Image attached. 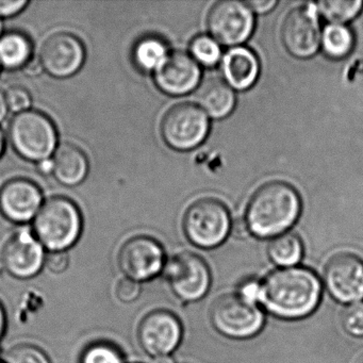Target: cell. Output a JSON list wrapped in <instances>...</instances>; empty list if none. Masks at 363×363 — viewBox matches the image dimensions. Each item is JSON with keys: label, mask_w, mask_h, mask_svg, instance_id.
<instances>
[{"label": "cell", "mask_w": 363, "mask_h": 363, "mask_svg": "<svg viewBox=\"0 0 363 363\" xmlns=\"http://www.w3.org/2000/svg\"><path fill=\"white\" fill-rule=\"evenodd\" d=\"M320 296L322 284L311 269L281 267L261 282L259 303L277 318L297 320L311 314L320 303Z\"/></svg>", "instance_id": "1"}, {"label": "cell", "mask_w": 363, "mask_h": 363, "mask_svg": "<svg viewBox=\"0 0 363 363\" xmlns=\"http://www.w3.org/2000/svg\"><path fill=\"white\" fill-rule=\"evenodd\" d=\"M301 208V197L292 186L284 182H267L250 199L245 223L256 237H277L296 222Z\"/></svg>", "instance_id": "2"}, {"label": "cell", "mask_w": 363, "mask_h": 363, "mask_svg": "<svg viewBox=\"0 0 363 363\" xmlns=\"http://www.w3.org/2000/svg\"><path fill=\"white\" fill-rule=\"evenodd\" d=\"M82 229L79 209L65 197L46 201L33 222L35 238L50 252H65L77 242Z\"/></svg>", "instance_id": "3"}, {"label": "cell", "mask_w": 363, "mask_h": 363, "mask_svg": "<svg viewBox=\"0 0 363 363\" xmlns=\"http://www.w3.org/2000/svg\"><path fill=\"white\" fill-rule=\"evenodd\" d=\"M9 139L20 156L42 162L56 152L58 135L48 116L35 110L16 114L10 123Z\"/></svg>", "instance_id": "4"}, {"label": "cell", "mask_w": 363, "mask_h": 363, "mask_svg": "<svg viewBox=\"0 0 363 363\" xmlns=\"http://www.w3.org/2000/svg\"><path fill=\"white\" fill-rule=\"evenodd\" d=\"M230 228V213L226 206L216 199H199L184 214V233L191 243L201 248L220 245Z\"/></svg>", "instance_id": "5"}, {"label": "cell", "mask_w": 363, "mask_h": 363, "mask_svg": "<svg viewBox=\"0 0 363 363\" xmlns=\"http://www.w3.org/2000/svg\"><path fill=\"white\" fill-rule=\"evenodd\" d=\"M210 318L218 333L233 339L252 337L264 324V315L257 303L239 292L223 295L216 301Z\"/></svg>", "instance_id": "6"}, {"label": "cell", "mask_w": 363, "mask_h": 363, "mask_svg": "<svg viewBox=\"0 0 363 363\" xmlns=\"http://www.w3.org/2000/svg\"><path fill=\"white\" fill-rule=\"evenodd\" d=\"M209 126L207 113L201 107L194 104H179L163 116L161 135L174 150H193L205 141Z\"/></svg>", "instance_id": "7"}, {"label": "cell", "mask_w": 363, "mask_h": 363, "mask_svg": "<svg viewBox=\"0 0 363 363\" xmlns=\"http://www.w3.org/2000/svg\"><path fill=\"white\" fill-rule=\"evenodd\" d=\"M164 276L176 296L184 301H196L207 294L211 274L203 259L193 252H182L169 259Z\"/></svg>", "instance_id": "8"}, {"label": "cell", "mask_w": 363, "mask_h": 363, "mask_svg": "<svg viewBox=\"0 0 363 363\" xmlns=\"http://www.w3.org/2000/svg\"><path fill=\"white\" fill-rule=\"evenodd\" d=\"M118 264L125 277L138 282L147 281L164 269V250L157 240L138 235L123 244Z\"/></svg>", "instance_id": "9"}, {"label": "cell", "mask_w": 363, "mask_h": 363, "mask_svg": "<svg viewBox=\"0 0 363 363\" xmlns=\"http://www.w3.org/2000/svg\"><path fill=\"white\" fill-rule=\"evenodd\" d=\"M207 24L210 33L220 43L235 46L250 37L254 30L255 18L247 3L222 0L210 10Z\"/></svg>", "instance_id": "10"}, {"label": "cell", "mask_w": 363, "mask_h": 363, "mask_svg": "<svg viewBox=\"0 0 363 363\" xmlns=\"http://www.w3.org/2000/svg\"><path fill=\"white\" fill-rule=\"evenodd\" d=\"M281 39L293 56L303 59L313 56L320 43L318 7L308 4L292 10L282 24Z\"/></svg>", "instance_id": "11"}, {"label": "cell", "mask_w": 363, "mask_h": 363, "mask_svg": "<svg viewBox=\"0 0 363 363\" xmlns=\"http://www.w3.org/2000/svg\"><path fill=\"white\" fill-rule=\"evenodd\" d=\"M138 339L144 352L150 356H169L182 341V323L167 310H155L142 318L138 328Z\"/></svg>", "instance_id": "12"}, {"label": "cell", "mask_w": 363, "mask_h": 363, "mask_svg": "<svg viewBox=\"0 0 363 363\" xmlns=\"http://www.w3.org/2000/svg\"><path fill=\"white\" fill-rule=\"evenodd\" d=\"M324 282L335 301L358 303L363 298V261L356 255H335L325 267Z\"/></svg>", "instance_id": "13"}, {"label": "cell", "mask_w": 363, "mask_h": 363, "mask_svg": "<svg viewBox=\"0 0 363 363\" xmlns=\"http://www.w3.org/2000/svg\"><path fill=\"white\" fill-rule=\"evenodd\" d=\"M86 50L76 35L58 33L50 35L41 48L40 62L43 69L56 78H67L77 73L84 63Z\"/></svg>", "instance_id": "14"}, {"label": "cell", "mask_w": 363, "mask_h": 363, "mask_svg": "<svg viewBox=\"0 0 363 363\" xmlns=\"http://www.w3.org/2000/svg\"><path fill=\"white\" fill-rule=\"evenodd\" d=\"M45 259L43 245L27 230L12 235L1 252V261L8 273L20 279L37 275L45 264Z\"/></svg>", "instance_id": "15"}, {"label": "cell", "mask_w": 363, "mask_h": 363, "mask_svg": "<svg viewBox=\"0 0 363 363\" xmlns=\"http://www.w3.org/2000/svg\"><path fill=\"white\" fill-rule=\"evenodd\" d=\"M201 76V67L193 57L174 52L155 71V82L161 91L176 96L192 92L199 86Z\"/></svg>", "instance_id": "16"}, {"label": "cell", "mask_w": 363, "mask_h": 363, "mask_svg": "<svg viewBox=\"0 0 363 363\" xmlns=\"http://www.w3.org/2000/svg\"><path fill=\"white\" fill-rule=\"evenodd\" d=\"M39 186L24 178L10 180L0 190V211L12 222L33 220L43 206Z\"/></svg>", "instance_id": "17"}, {"label": "cell", "mask_w": 363, "mask_h": 363, "mask_svg": "<svg viewBox=\"0 0 363 363\" xmlns=\"http://www.w3.org/2000/svg\"><path fill=\"white\" fill-rule=\"evenodd\" d=\"M222 71L225 79L233 88L246 90L258 78L259 61L252 50L235 48L223 58Z\"/></svg>", "instance_id": "18"}, {"label": "cell", "mask_w": 363, "mask_h": 363, "mask_svg": "<svg viewBox=\"0 0 363 363\" xmlns=\"http://www.w3.org/2000/svg\"><path fill=\"white\" fill-rule=\"evenodd\" d=\"M52 164L55 177L67 186L82 184L88 175V158L84 150L74 144H62L55 152Z\"/></svg>", "instance_id": "19"}, {"label": "cell", "mask_w": 363, "mask_h": 363, "mask_svg": "<svg viewBox=\"0 0 363 363\" xmlns=\"http://www.w3.org/2000/svg\"><path fill=\"white\" fill-rule=\"evenodd\" d=\"M196 97L201 109L214 118L228 116L235 105L233 89L220 78L206 79L199 86Z\"/></svg>", "instance_id": "20"}, {"label": "cell", "mask_w": 363, "mask_h": 363, "mask_svg": "<svg viewBox=\"0 0 363 363\" xmlns=\"http://www.w3.org/2000/svg\"><path fill=\"white\" fill-rule=\"evenodd\" d=\"M33 44L26 35L10 31L0 37V65L6 69L24 67L31 60Z\"/></svg>", "instance_id": "21"}, {"label": "cell", "mask_w": 363, "mask_h": 363, "mask_svg": "<svg viewBox=\"0 0 363 363\" xmlns=\"http://www.w3.org/2000/svg\"><path fill=\"white\" fill-rule=\"evenodd\" d=\"M267 255L276 265L294 267L303 257V244L294 233H282L269 242Z\"/></svg>", "instance_id": "22"}, {"label": "cell", "mask_w": 363, "mask_h": 363, "mask_svg": "<svg viewBox=\"0 0 363 363\" xmlns=\"http://www.w3.org/2000/svg\"><path fill=\"white\" fill-rule=\"evenodd\" d=\"M133 61L144 72L156 71L169 56L167 44L157 37H145L133 48Z\"/></svg>", "instance_id": "23"}, {"label": "cell", "mask_w": 363, "mask_h": 363, "mask_svg": "<svg viewBox=\"0 0 363 363\" xmlns=\"http://www.w3.org/2000/svg\"><path fill=\"white\" fill-rule=\"evenodd\" d=\"M323 50L333 59L347 56L354 48V35L347 27L340 24L329 25L323 33Z\"/></svg>", "instance_id": "24"}, {"label": "cell", "mask_w": 363, "mask_h": 363, "mask_svg": "<svg viewBox=\"0 0 363 363\" xmlns=\"http://www.w3.org/2000/svg\"><path fill=\"white\" fill-rule=\"evenodd\" d=\"M363 3L356 1H320L318 4V11L329 22L342 25V23L352 20L360 12Z\"/></svg>", "instance_id": "25"}, {"label": "cell", "mask_w": 363, "mask_h": 363, "mask_svg": "<svg viewBox=\"0 0 363 363\" xmlns=\"http://www.w3.org/2000/svg\"><path fill=\"white\" fill-rule=\"evenodd\" d=\"M79 363H124V357L113 344L95 342L84 348Z\"/></svg>", "instance_id": "26"}, {"label": "cell", "mask_w": 363, "mask_h": 363, "mask_svg": "<svg viewBox=\"0 0 363 363\" xmlns=\"http://www.w3.org/2000/svg\"><path fill=\"white\" fill-rule=\"evenodd\" d=\"M191 54L197 63L205 67H214L222 56L218 42L208 35H199L193 40L191 43Z\"/></svg>", "instance_id": "27"}, {"label": "cell", "mask_w": 363, "mask_h": 363, "mask_svg": "<svg viewBox=\"0 0 363 363\" xmlns=\"http://www.w3.org/2000/svg\"><path fill=\"white\" fill-rule=\"evenodd\" d=\"M5 363H52L46 352L33 344H18L5 357Z\"/></svg>", "instance_id": "28"}, {"label": "cell", "mask_w": 363, "mask_h": 363, "mask_svg": "<svg viewBox=\"0 0 363 363\" xmlns=\"http://www.w3.org/2000/svg\"><path fill=\"white\" fill-rule=\"evenodd\" d=\"M341 324L344 330L352 337H363V303H354L342 312Z\"/></svg>", "instance_id": "29"}, {"label": "cell", "mask_w": 363, "mask_h": 363, "mask_svg": "<svg viewBox=\"0 0 363 363\" xmlns=\"http://www.w3.org/2000/svg\"><path fill=\"white\" fill-rule=\"evenodd\" d=\"M6 103L10 111L16 114L27 111L31 107L33 99L28 90L21 86H12L6 91Z\"/></svg>", "instance_id": "30"}, {"label": "cell", "mask_w": 363, "mask_h": 363, "mask_svg": "<svg viewBox=\"0 0 363 363\" xmlns=\"http://www.w3.org/2000/svg\"><path fill=\"white\" fill-rule=\"evenodd\" d=\"M116 296L122 303H133L141 294V284L135 280L124 277L116 286Z\"/></svg>", "instance_id": "31"}, {"label": "cell", "mask_w": 363, "mask_h": 363, "mask_svg": "<svg viewBox=\"0 0 363 363\" xmlns=\"http://www.w3.org/2000/svg\"><path fill=\"white\" fill-rule=\"evenodd\" d=\"M44 265L52 274H62L69 269V258L65 252H52L46 257Z\"/></svg>", "instance_id": "32"}, {"label": "cell", "mask_w": 363, "mask_h": 363, "mask_svg": "<svg viewBox=\"0 0 363 363\" xmlns=\"http://www.w3.org/2000/svg\"><path fill=\"white\" fill-rule=\"evenodd\" d=\"M27 0H16V1H0V18H10L20 13L27 5Z\"/></svg>", "instance_id": "33"}, {"label": "cell", "mask_w": 363, "mask_h": 363, "mask_svg": "<svg viewBox=\"0 0 363 363\" xmlns=\"http://www.w3.org/2000/svg\"><path fill=\"white\" fill-rule=\"evenodd\" d=\"M247 5L250 6V9L258 13H267L277 5V1L276 0H252L248 1Z\"/></svg>", "instance_id": "34"}, {"label": "cell", "mask_w": 363, "mask_h": 363, "mask_svg": "<svg viewBox=\"0 0 363 363\" xmlns=\"http://www.w3.org/2000/svg\"><path fill=\"white\" fill-rule=\"evenodd\" d=\"M43 67H42L41 62L38 60H30L24 67V71L26 72L27 75L29 76H37L41 73Z\"/></svg>", "instance_id": "35"}, {"label": "cell", "mask_w": 363, "mask_h": 363, "mask_svg": "<svg viewBox=\"0 0 363 363\" xmlns=\"http://www.w3.org/2000/svg\"><path fill=\"white\" fill-rule=\"evenodd\" d=\"M54 169V164H52V160H44L42 162H39V171L43 174L52 173Z\"/></svg>", "instance_id": "36"}, {"label": "cell", "mask_w": 363, "mask_h": 363, "mask_svg": "<svg viewBox=\"0 0 363 363\" xmlns=\"http://www.w3.org/2000/svg\"><path fill=\"white\" fill-rule=\"evenodd\" d=\"M8 112V106L6 103L5 94L0 92V122L6 118Z\"/></svg>", "instance_id": "37"}, {"label": "cell", "mask_w": 363, "mask_h": 363, "mask_svg": "<svg viewBox=\"0 0 363 363\" xmlns=\"http://www.w3.org/2000/svg\"><path fill=\"white\" fill-rule=\"evenodd\" d=\"M6 323H7V318H6L5 309L0 303V337H3L4 333H5Z\"/></svg>", "instance_id": "38"}, {"label": "cell", "mask_w": 363, "mask_h": 363, "mask_svg": "<svg viewBox=\"0 0 363 363\" xmlns=\"http://www.w3.org/2000/svg\"><path fill=\"white\" fill-rule=\"evenodd\" d=\"M154 363H173L172 359L169 356L160 357V358H155Z\"/></svg>", "instance_id": "39"}, {"label": "cell", "mask_w": 363, "mask_h": 363, "mask_svg": "<svg viewBox=\"0 0 363 363\" xmlns=\"http://www.w3.org/2000/svg\"><path fill=\"white\" fill-rule=\"evenodd\" d=\"M4 148H5V137H4L3 131L0 129V156L3 154Z\"/></svg>", "instance_id": "40"}, {"label": "cell", "mask_w": 363, "mask_h": 363, "mask_svg": "<svg viewBox=\"0 0 363 363\" xmlns=\"http://www.w3.org/2000/svg\"><path fill=\"white\" fill-rule=\"evenodd\" d=\"M356 363H363V354L357 359Z\"/></svg>", "instance_id": "41"}, {"label": "cell", "mask_w": 363, "mask_h": 363, "mask_svg": "<svg viewBox=\"0 0 363 363\" xmlns=\"http://www.w3.org/2000/svg\"><path fill=\"white\" fill-rule=\"evenodd\" d=\"M0 33H1V23H0Z\"/></svg>", "instance_id": "42"}]
</instances>
